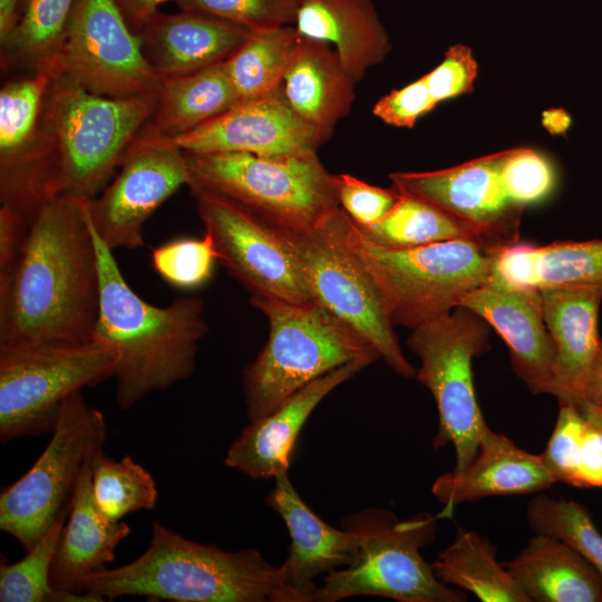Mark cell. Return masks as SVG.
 <instances>
[{
  "label": "cell",
  "mask_w": 602,
  "mask_h": 602,
  "mask_svg": "<svg viewBox=\"0 0 602 602\" xmlns=\"http://www.w3.org/2000/svg\"><path fill=\"white\" fill-rule=\"evenodd\" d=\"M157 101L158 93L129 98L96 95L58 72L31 152L0 179L1 205L31 224L59 196L94 200L143 134Z\"/></svg>",
  "instance_id": "cell-1"
},
{
  "label": "cell",
  "mask_w": 602,
  "mask_h": 602,
  "mask_svg": "<svg viewBox=\"0 0 602 602\" xmlns=\"http://www.w3.org/2000/svg\"><path fill=\"white\" fill-rule=\"evenodd\" d=\"M89 201L59 196L30 224L13 270L0 280V347L94 338L99 269Z\"/></svg>",
  "instance_id": "cell-2"
},
{
  "label": "cell",
  "mask_w": 602,
  "mask_h": 602,
  "mask_svg": "<svg viewBox=\"0 0 602 602\" xmlns=\"http://www.w3.org/2000/svg\"><path fill=\"white\" fill-rule=\"evenodd\" d=\"M90 219V215H89ZM99 269V311L94 338L113 347L116 400L128 409L153 391L191 377L201 339L208 331L201 298L166 307L143 300L125 280L90 220Z\"/></svg>",
  "instance_id": "cell-3"
},
{
  "label": "cell",
  "mask_w": 602,
  "mask_h": 602,
  "mask_svg": "<svg viewBox=\"0 0 602 602\" xmlns=\"http://www.w3.org/2000/svg\"><path fill=\"white\" fill-rule=\"evenodd\" d=\"M81 592L103 601L136 595L177 602H299L280 569L259 551H224L157 522L140 556L87 575Z\"/></svg>",
  "instance_id": "cell-4"
},
{
  "label": "cell",
  "mask_w": 602,
  "mask_h": 602,
  "mask_svg": "<svg viewBox=\"0 0 602 602\" xmlns=\"http://www.w3.org/2000/svg\"><path fill=\"white\" fill-rule=\"evenodd\" d=\"M251 303L266 317L269 338L242 372L250 420L271 414L331 370L362 356H379L357 331L315 301L295 303L254 295Z\"/></svg>",
  "instance_id": "cell-5"
},
{
  "label": "cell",
  "mask_w": 602,
  "mask_h": 602,
  "mask_svg": "<svg viewBox=\"0 0 602 602\" xmlns=\"http://www.w3.org/2000/svg\"><path fill=\"white\" fill-rule=\"evenodd\" d=\"M184 154L193 194L220 196L279 231H309L340 207L318 155Z\"/></svg>",
  "instance_id": "cell-6"
},
{
  "label": "cell",
  "mask_w": 602,
  "mask_h": 602,
  "mask_svg": "<svg viewBox=\"0 0 602 602\" xmlns=\"http://www.w3.org/2000/svg\"><path fill=\"white\" fill-rule=\"evenodd\" d=\"M347 237L395 326L410 330L449 314L493 274L495 253L469 241L390 249L369 241L349 216Z\"/></svg>",
  "instance_id": "cell-7"
},
{
  "label": "cell",
  "mask_w": 602,
  "mask_h": 602,
  "mask_svg": "<svg viewBox=\"0 0 602 602\" xmlns=\"http://www.w3.org/2000/svg\"><path fill=\"white\" fill-rule=\"evenodd\" d=\"M438 516L426 512L399 520L379 508L344 520L360 538L356 561L328 573L313 601L337 602L356 595H378L399 602H465L462 590L440 582L420 550L436 536Z\"/></svg>",
  "instance_id": "cell-8"
},
{
  "label": "cell",
  "mask_w": 602,
  "mask_h": 602,
  "mask_svg": "<svg viewBox=\"0 0 602 602\" xmlns=\"http://www.w3.org/2000/svg\"><path fill=\"white\" fill-rule=\"evenodd\" d=\"M117 353L107 342L0 347V439L52 433L65 399L113 377Z\"/></svg>",
  "instance_id": "cell-9"
},
{
  "label": "cell",
  "mask_w": 602,
  "mask_h": 602,
  "mask_svg": "<svg viewBox=\"0 0 602 602\" xmlns=\"http://www.w3.org/2000/svg\"><path fill=\"white\" fill-rule=\"evenodd\" d=\"M419 358L416 378L429 389L438 409L434 448L452 445L454 470L463 469L476 455L487 424L477 402L473 360L491 349L489 326L474 312L455 308L449 314L421 324L407 338Z\"/></svg>",
  "instance_id": "cell-10"
},
{
  "label": "cell",
  "mask_w": 602,
  "mask_h": 602,
  "mask_svg": "<svg viewBox=\"0 0 602 602\" xmlns=\"http://www.w3.org/2000/svg\"><path fill=\"white\" fill-rule=\"evenodd\" d=\"M104 415L81 390L69 395L42 454L0 494V528L29 551L69 508L85 465L104 448Z\"/></svg>",
  "instance_id": "cell-11"
},
{
  "label": "cell",
  "mask_w": 602,
  "mask_h": 602,
  "mask_svg": "<svg viewBox=\"0 0 602 602\" xmlns=\"http://www.w3.org/2000/svg\"><path fill=\"white\" fill-rule=\"evenodd\" d=\"M349 215L339 207L313 229L282 232L300 260L315 302L366 339L402 377L416 373L406 359L379 291L347 237Z\"/></svg>",
  "instance_id": "cell-12"
},
{
  "label": "cell",
  "mask_w": 602,
  "mask_h": 602,
  "mask_svg": "<svg viewBox=\"0 0 602 602\" xmlns=\"http://www.w3.org/2000/svg\"><path fill=\"white\" fill-rule=\"evenodd\" d=\"M54 65L59 74L105 97L156 94L162 85L115 0H78Z\"/></svg>",
  "instance_id": "cell-13"
},
{
  "label": "cell",
  "mask_w": 602,
  "mask_h": 602,
  "mask_svg": "<svg viewBox=\"0 0 602 602\" xmlns=\"http://www.w3.org/2000/svg\"><path fill=\"white\" fill-rule=\"evenodd\" d=\"M194 195L216 260L251 297L295 303L314 301L297 252L281 231L220 196Z\"/></svg>",
  "instance_id": "cell-14"
},
{
  "label": "cell",
  "mask_w": 602,
  "mask_h": 602,
  "mask_svg": "<svg viewBox=\"0 0 602 602\" xmlns=\"http://www.w3.org/2000/svg\"><path fill=\"white\" fill-rule=\"evenodd\" d=\"M190 179L184 152L174 144L139 137L120 172L89 201L91 224L114 250L143 246V225Z\"/></svg>",
  "instance_id": "cell-15"
},
{
  "label": "cell",
  "mask_w": 602,
  "mask_h": 602,
  "mask_svg": "<svg viewBox=\"0 0 602 602\" xmlns=\"http://www.w3.org/2000/svg\"><path fill=\"white\" fill-rule=\"evenodd\" d=\"M389 179L474 227L495 250L517 243L524 208L504 190L501 152L439 171L391 173Z\"/></svg>",
  "instance_id": "cell-16"
},
{
  "label": "cell",
  "mask_w": 602,
  "mask_h": 602,
  "mask_svg": "<svg viewBox=\"0 0 602 602\" xmlns=\"http://www.w3.org/2000/svg\"><path fill=\"white\" fill-rule=\"evenodd\" d=\"M157 139L185 153H246L262 157L313 156L321 145L314 128L290 106L282 87L262 97L239 100L186 134Z\"/></svg>",
  "instance_id": "cell-17"
},
{
  "label": "cell",
  "mask_w": 602,
  "mask_h": 602,
  "mask_svg": "<svg viewBox=\"0 0 602 602\" xmlns=\"http://www.w3.org/2000/svg\"><path fill=\"white\" fill-rule=\"evenodd\" d=\"M501 336L512 368L534 394L553 392L555 348L547 330L541 291L515 287L496 272L459 302Z\"/></svg>",
  "instance_id": "cell-18"
},
{
  "label": "cell",
  "mask_w": 602,
  "mask_h": 602,
  "mask_svg": "<svg viewBox=\"0 0 602 602\" xmlns=\"http://www.w3.org/2000/svg\"><path fill=\"white\" fill-rule=\"evenodd\" d=\"M379 358L367 355L309 382L271 414L251 420L231 445L225 466L251 478H275L288 473L297 438L318 404L336 387Z\"/></svg>",
  "instance_id": "cell-19"
},
{
  "label": "cell",
  "mask_w": 602,
  "mask_h": 602,
  "mask_svg": "<svg viewBox=\"0 0 602 602\" xmlns=\"http://www.w3.org/2000/svg\"><path fill=\"white\" fill-rule=\"evenodd\" d=\"M266 504L283 518L291 537L285 561L279 566L285 585L299 602L313 601L314 577L352 564L360 551L359 534L351 527L336 528L303 502L283 473L275 478Z\"/></svg>",
  "instance_id": "cell-20"
},
{
  "label": "cell",
  "mask_w": 602,
  "mask_h": 602,
  "mask_svg": "<svg viewBox=\"0 0 602 602\" xmlns=\"http://www.w3.org/2000/svg\"><path fill=\"white\" fill-rule=\"evenodd\" d=\"M557 483L542 455L520 448L506 435L483 430L476 455L460 470L439 476L431 492L444 505L437 515L450 517L456 505L488 496L538 493Z\"/></svg>",
  "instance_id": "cell-21"
},
{
  "label": "cell",
  "mask_w": 602,
  "mask_h": 602,
  "mask_svg": "<svg viewBox=\"0 0 602 602\" xmlns=\"http://www.w3.org/2000/svg\"><path fill=\"white\" fill-rule=\"evenodd\" d=\"M251 30L204 13L157 11L137 36L148 65L164 79L225 61L247 39Z\"/></svg>",
  "instance_id": "cell-22"
},
{
  "label": "cell",
  "mask_w": 602,
  "mask_h": 602,
  "mask_svg": "<svg viewBox=\"0 0 602 602\" xmlns=\"http://www.w3.org/2000/svg\"><path fill=\"white\" fill-rule=\"evenodd\" d=\"M544 320L555 348L553 392L559 402L577 404L601 341L598 329L602 289L540 290Z\"/></svg>",
  "instance_id": "cell-23"
},
{
  "label": "cell",
  "mask_w": 602,
  "mask_h": 602,
  "mask_svg": "<svg viewBox=\"0 0 602 602\" xmlns=\"http://www.w3.org/2000/svg\"><path fill=\"white\" fill-rule=\"evenodd\" d=\"M93 458L75 488L51 563L50 582L60 592L82 593L84 579L113 562L117 545L130 533L128 524L111 522L97 508L91 492Z\"/></svg>",
  "instance_id": "cell-24"
},
{
  "label": "cell",
  "mask_w": 602,
  "mask_h": 602,
  "mask_svg": "<svg viewBox=\"0 0 602 602\" xmlns=\"http://www.w3.org/2000/svg\"><path fill=\"white\" fill-rule=\"evenodd\" d=\"M356 82L330 43L301 36L282 89L293 110L323 144L350 111Z\"/></svg>",
  "instance_id": "cell-25"
},
{
  "label": "cell",
  "mask_w": 602,
  "mask_h": 602,
  "mask_svg": "<svg viewBox=\"0 0 602 602\" xmlns=\"http://www.w3.org/2000/svg\"><path fill=\"white\" fill-rule=\"evenodd\" d=\"M294 27L304 38L333 46L356 81L390 50L371 0H300Z\"/></svg>",
  "instance_id": "cell-26"
},
{
  "label": "cell",
  "mask_w": 602,
  "mask_h": 602,
  "mask_svg": "<svg viewBox=\"0 0 602 602\" xmlns=\"http://www.w3.org/2000/svg\"><path fill=\"white\" fill-rule=\"evenodd\" d=\"M531 602H602V575L562 540L534 533L502 563Z\"/></svg>",
  "instance_id": "cell-27"
},
{
  "label": "cell",
  "mask_w": 602,
  "mask_h": 602,
  "mask_svg": "<svg viewBox=\"0 0 602 602\" xmlns=\"http://www.w3.org/2000/svg\"><path fill=\"white\" fill-rule=\"evenodd\" d=\"M494 272L521 288L602 289V240L514 243L496 251Z\"/></svg>",
  "instance_id": "cell-28"
},
{
  "label": "cell",
  "mask_w": 602,
  "mask_h": 602,
  "mask_svg": "<svg viewBox=\"0 0 602 602\" xmlns=\"http://www.w3.org/2000/svg\"><path fill=\"white\" fill-rule=\"evenodd\" d=\"M240 100L225 61L162 79L156 109L140 137L174 138L221 115Z\"/></svg>",
  "instance_id": "cell-29"
},
{
  "label": "cell",
  "mask_w": 602,
  "mask_h": 602,
  "mask_svg": "<svg viewBox=\"0 0 602 602\" xmlns=\"http://www.w3.org/2000/svg\"><path fill=\"white\" fill-rule=\"evenodd\" d=\"M431 566L440 582L470 592L483 602H531L496 560L495 546L474 530L458 526L454 542Z\"/></svg>",
  "instance_id": "cell-30"
},
{
  "label": "cell",
  "mask_w": 602,
  "mask_h": 602,
  "mask_svg": "<svg viewBox=\"0 0 602 602\" xmlns=\"http://www.w3.org/2000/svg\"><path fill=\"white\" fill-rule=\"evenodd\" d=\"M356 225L369 241L383 247L410 249L447 241H469L497 251L474 227L436 205L400 191L396 204L380 221L367 226Z\"/></svg>",
  "instance_id": "cell-31"
},
{
  "label": "cell",
  "mask_w": 602,
  "mask_h": 602,
  "mask_svg": "<svg viewBox=\"0 0 602 602\" xmlns=\"http://www.w3.org/2000/svg\"><path fill=\"white\" fill-rule=\"evenodd\" d=\"M54 65L7 81L0 90V178L28 157L39 128L51 84Z\"/></svg>",
  "instance_id": "cell-32"
},
{
  "label": "cell",
  "mask_w": 602,
  "mask_h": 602,
  "mask_svg": "<svg viewBox=\"0 0 602 602\" xmlns=\"http://www.w3.org/2000/svg\"><path fill=\"white\" fill-rule=\"evenodd\" d=\"M300 37L293 26L251 30L247 39L225 60L240 100L262 97L282 87Z\"/></svg>",
  "instance_id": "cell-33"
},
{
  "label": "cell",
  "mask_w": 602,
  "mask_h": 602,
  "mask_svg": "<svg viewBox=\"0 0 602 602\" xmlns=\"http://www.w3.org/2000/svg\"><path fill=\"white\" fill-rule=\"evenodd\" d=\"M77 2L25 0L17 26L0 43L2 69L29 74L54 65Z\"/></svg>",
  "instance_id": "cell-34"
},
{
  "label": "cell",
  "mask_w": 602,
  "mask_h": 602,
  "mask_svg": "<svg viewBox=\"0 0 602 602\" xmlns=\"http://www.w3.org/2000/svg\"><path fill=\"white\" fill-rule=\"evenodd\" d=\"M541 455L557 482L602 487V427L575 405L560 402L554 429Z\"/></svg>",
  "instance_id": "cell-35"
},
{
  "label": "cell",
  "mask_w": 602,
  "mask_h": 602,
  "mask_svg": "<svg viewBox=\"0 0 602 602\" xmlns=\"http://www.w3.org/2000/svg\"><path fill=\"white\" fill-rule=\"evenodd\" d=\"M70 506V505H69ZM69 508L64 509L46 535L19 561L0 563L1 602H101L88 593L57 591L50 569Z\"/></svg>",
  "instance_id": "cell-36"
},
{
  "label": "cell",
  "mask_w": 602,
  "mask_h": 602,
  "mask_svg": "<svg viewBox=\"0 0 602 602\" xmlns=\"http://www.w3.org/2000/svg\"><path fill=\"white\" fill-rule=\"evenodd\" d=\"M90 468L95 504L109 521L119 522L129 513L155 507L156 482L130 455L115 460L101 449L95 454Z\"/></svg>",
  "instance_id": "cell-37"
},
{
  "label": "cell",
  "mask_w": 602,
  "mask_h": 602,
  "mask_svg": "<svg viewBox=\"0 0 602 602\" xmlns=\"http://www.w3.org/2000/svg\"><path fill=\"white\" fill-rule=\"evenodd\" d=\"M526 520L534 533L562 540L602 575V534L582 504L542 493L528 502Z\"/></svg>",
  "instance_id": "cell-38"
},
{
  "label": "cell",
  "mask_w": 602,
  "mask_h": 602,
  "mask_svg": "<svg viewBox=\"0 0 602 602\" xmlns=\"http://www.w3.org/2000/svg\"><path fill=\"white\" fill-rule=\"evenodd\" d=\"M216 253L208 234L203 239H176L152 251L154 270L167 283L194 289L212 275Z\"/></svg>",
  "instance_id": "cell-39"
},
{
  "label": "cell",
  "mask_w": 602,
  "mask_h": 602,
  "mask_svg": "<svg viewBox=\"0 0 602 602\" xmlns=\"http://www.w3.org/2000/svg\"><path fill=\"white\" fill-rule=\"evenodd\" d=\"M501 177L508 198L522 208L545 200L556 182L551 163L531 148L501 152Z\"/></svg>",
  "instance_id": "cell-40"
},
{
  "label": "cell",
  "mask_w": 602,
  "mask_h": 602,
  "mask_svg": "<svg viewBox=\"0 0 602 602\" xmlns=\"http://www.w3.org/2000/svg\"><path fill=\"white\" fill-rule=\"evenodd\" d=\"M183 11L213 16L250 29L295 23L300 0H173Z\"/></svg>",
  "instance_id": "cell-41"
},
{
  "label": "cell",
  "mask_w": 602,
  "mask_h": 602,
  "mask_svg": "<svg viewBox=\"0 0 602 602\" xmlns=\"http://www.w3.org/2000/svg\"><path fill=\"white\" fill-rule=\"evenodd\" d=\"M333 185L340 207L361 226L380 221L398 200L395 187L370 185L349 174L333 175Z\"/></svg>",
  "instance_id": "cell-42"
},
{
  "label": "cell",
  "mask_w": 602,
  "mask_h": 602,
  "mask_svg": "<svg viewBox=\"0 0 602 602\" xmlns=\"http://www.w3.org/2000/svg\"><path fill=\"white\" fill-rule=\"evenodd\" d=\"M476 76L477 62L470 48L464 45L450 47L444 60L424 75L429 93L437 104L472 91Z\"/></svg>",
  "instance_id": "cell-43"
},
{
  "label": "cell",
  "mask_w": 602,
  "mask_h": 602,
  "mask_svg": "<svg viewBox=\"0 0 602 602\" xmlns=\"http://www.w3.org/2000/svg\"><path fill=\"white\" fill-rule=\"evenodd\" d=\"M425 77L392 90L381 97L372 108L376 117L388 125L411 128L418 118L436 107Z\"/></svg>",
  "instance_id": "cell-44"
},
{
  "label": "cell",
  "mask_w": 602,
  "mask_h": 602,
  "mask_svg": "<svg viewBox=\"0 0 602 602\" xmlns=\"http://www.w3.org/2000/svg\"><path fill=\"white\" fill-rule=\"evenodd\" d=\"M29 231L28 223L12 208H0V280L13 270Z\"/></svg>",
  "instance_id": "cell-45"
},
{
  "label": "cell",
  "mask_w": 602,
  "mask_h": 602,
  "mask_svg": "<svg viewBox=\"0 0 602 602\" xmlns=\"http://www.w3.org/2000/svg\"><path fill=\"white\" fill-rule=\"evenodd\" d=\"M169 0H115L129 28L137 35L158 7Z\"/></svg>",
  "instance_id": "cell-46"
},
{
  "label": "cell",
  "mask_w": 602,
  "mask_h": 602,
  "mask_svg": "<svg viewBox=\"0 0 602 602\" xmlns=\"http://www.w3.org/2000/svg\"><path fill=\"white\" fill-rule=\"evenodd\" d=\"M580 402H589L602 406V340L599 343L590 366L581 398L577 404Z\"/></svg>",
  "instance_id": "cell-47"
},
{
  "label": "cell",
  "mask_w": 602,
  "mask_h": 602,
  "mask_svg": "<svg viewBox=\"0 0 602 602\" xmlns=\"http://www.w3.org/2000/svg\"><path fill=\"white\" fill-rule=\"evenodd\" d=\"M25 0H0V43L17 26Z\"/></svg>",
  "instance_id": "cell-48"
},
{
  "label": "cell",
  "mask_w": 602,
  "mask_h": 602,
  "mask_svg": "<svg viewBox=\"0 0 602 602\" xmlns=\"http://www.w3.org/2000/svg\"><path fill=\"white\" fill-rule=\"evenodd\" d=\"M542 124L552 134H564L571 126V116L561 108L545 110L542 115Z\"/></svg>",
  "instance_id": "cell-49"
},
{
  "label": "cell",
  "mask_w": 602,
  "mask_h": 602,
  "mask_svg": "<svg viewBox=\"0 0 602 602\" xmlns=\"http://www.w3.org/2000/svg\"><path fill=\"white\" fill-rule=\"evenodd\" d=\"M575 406L588 419L596 423L602 427V406L589 402H580Z\"/></svg>",
  "instance_id": "cell-50"
}]
</instances>
